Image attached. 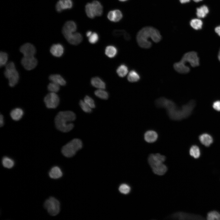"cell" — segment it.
I'll list each match as a JSON object with an SVG mask.
<instances>
[{"label":"cell","mask_w":220,"mask_h":220,"mask_svg":"<svg viewBox=\"0 0 220 220\" xmlns=\"http://www.w3.org/2000/svg\"><path fill=\"white\" fill-rule=\"evenodd\" d=\"M59 98L55 93L50 92L44 97V101L46 107L50 108H56L59 103Z\"/></svg>","instance_id":"cell-8"},{"label":"cell","mask_w":220,"mask_h":220,"mask_svg":"<svg viewBox=\"0 0 220 220\" xmlns=\"http://www.w3.org/2000/svg\"><path fill=\"white\" fill-rule=\"evenodd\" d=\"M4 74L8 79L9 84L10 86L13 87L18 83L19 75L13 62H10L6 64Z\"/></svg>","instance_id":"cell-6"},{"label":"cell","mask_w":220,"mask_h":220,"mask_svg":"<svg viewBox=\"0 0 220 220\" xmlns=\"http://www.w3.org/2000/svg\"><path fill=\"white\" fill-rule=\"evenodd\" d=\"M127 33L123 30H115L113 31L112 34L116 37H119L122 35H123L124 36Z\"/></svg>","instance_id":"cell-41"},{"label":"cell","mask_w":220,"mask_h":220,"mask_svg":"<svg viewBox=\"0 0 220 220\" xmlns=\"http://www.w3.org/2000/svg\"><path fill=\"white\" fill-rule=\"evenodd\" d=\"M166 159V157L159 153L150 154L148 158L149 165L152 168L163 163Z\"/></svg>","instance_id":"cell-9"},{"label":"cell","mask_w":220,"mask_h":220,"mask_svg":"<svg viewBox=\"0 0 220 220\" xmlns=\"http://www.w3.org/2000/svg\"><path fill=\"white\" fill-rule=\"evenodd\" d=\"M190 0H179L180 2L182 4L185 3L190 2Z\"/></svg>","instance_id":"cell-46"},{"label":"cell","mask_w":220,"mask_h":220,"mask_svg":"<svg viewBox=\"0 0 220 220\" xmlns=\"http://www.w3.org/2000/svg\"><path fill=\"white\" fill-rule=\"evenodd\" d=\"M105 54L109 57L112 58L116 56L118 53V50L114 46L110 45L107 46L105 50Z\"/></svg>","instance_id":"cell-23"},{"label":"cell","mask_w":220,"mask_h":220,"mask_svg":"<svg viewBox=\"0 0 220 220\" xmlns=\"http://www.w3.org/2000/svg\"><path fill=\"white\" fill-rule=\"evenodd\" d=\"M90 82L93 86L99 89H105L106 88L105 82L98 77H95L92 78Z\"/></svg>","instance_id":"cell-17"},{"label":"cell","mask_w":220,"mask_h":220,"mask_svg":"<svg viewBox=\"0 0 220 220\" xmlns=\"http://www.w3.org/2000/svg\"><path fill=\"white\" fill-rule=\"evenodd\" d=\"M60 86V85L56 83L51 82L48 85L47 88L50 92L56 93L59 90Z\"/></svg>","instance_id":"cell-35"},{"label":"cell","mask_w":220,"mask_h":220,"mask_svg":"<svg viewBox=\"0 0 220 220\" xmlns=\"http://www.w3.org/2000/svg\"><path fill=\"white\" fill-rule=\"evenodd\" d=\"M215 32L220 36V25L216 27L215 29Z\"/></svg>","instance_id":"cell-44"},{"label":"cell","mask_w":220,"mask_h":220,"mask_svg":"<svg viewBox=\"0 0 220 220\" xmlns=\"http://www.w3.org/2000/svg\"><path fill=\"white\" fill-rule=\"evenodd\" d=\"M92 32L91 31H88L86 33V36L87 37H89L92 34Z\"/></svg>","instance_id":"cell-45"},{"label":"cell","mask_w":220,"mask_h":220,"mask_svg":"<svg viewBox=\"0 0 220 220\" xmlns=\"http://www.w3.org/2000/svg\"><path fill=\"white\" fill-rule=\"evenodd\" d=\"M187 63L193 67L199 65V59L196 52L191 51L185 54L180 61L174 64V68L179 73H187L190 71V69L189 66L186 65Z\"/></svg>","instance_id":"cell-4"},{"label":"cell","mask_w":220,"mask_h":220,"mask_svg":"<svg viewBox=\"0 0 220 220\" xmlns=\"http://www.w3.org/2000/svg\"><path fill=\"white\" fill-rule=\"evenodd\" d=\"M203 24L202 21L198 19H194L190 22L191 26L195 30H199L201 28Z\"/></svg>","instance_id":"cell-32"},{"label":"cell","mask_w":220,"mask_h":220,"mask_svg":"<svg viewBox=\"0 0 220 220\" xmlns=\"http://www.w3.org/2000/svg\"><path fill=\"white\" fill-rule=\"evenodd\" d=\"M128 68L126 64H123L118 67L116 70V72L119 76L123 77L127 74Z\"/></svg>","instance_id":"cell-27"},{"label":"cell","mask_w":220,"mask_h":220,"mask_svg":"<svg viewBox=\"0 0 220 220\" xmlns=\"http://www.w3.org/2000/svg\"><path fill=\"white\" fill-rule=\"evenodd\" d=\"M75 118V114L72 111L59 112L55 119L56 127L59 130L62 132H68L73 128L74 124L71 122Z\"/></svg>","instance_id":"cell-3"},{"label":"cell","mask_w":220,"mask_h":220,"mask_svg":"<svg viewBox=\"0 0 220 220\" xmlns=\"http://www.w3.org/2000/svg\"><path fill=\"white\" fill-rule=\"evenodd\" d=\"M49 175L52 178L57 179L61 178L63 175L61 169L57 166L53 167L49 172Z\"/></svg>","instance_id":"cell-19"},{"label":"cell","mask_w":220,"mask_h":220,"mask_svg":"<svg viewBox=\"0 0 220 220\" xmlns=\"http://www.w3.org/2000/svg\"><path fill=\"white\" fill-rule=\"evenodd\" d=\"M20 52L24 56H34L36 52L35 47L32 44L27 43L22 45L20 48Z\"/></svg>","instance_id":"cell-12"},{"label":"cell","mask_w":220,"mask_h":220,"mask_svg":"<svg viewBox=\"0 0 220 220\" xmlns=\"http://www.w3.org/2000/svg\"><path fill=\"white\" fill-rule=\"evenodd\" d=\"M119 189L121 193L127 194L130 192V188L128 185L126 184H123L119 186Z\"/></svg>","instance_id":"cell-37"},{"label":"cell","mask_w":220,"mask_h":220,"mask_svg":"<svg viewBox=\"0 0 220 220\" xmlns=\"http://www.w3.org/2000/svg\"><path fill=\"white\" fill-rule=\"evenodd\" d=\"M73 5L72 0H59L56 5V10L57 12H61L63 10L71 9Z\"/></svg>","instance_id":"cell-13"},{"label":"cell","mask_w":220,"mask_h":220,"mask_svg":"<svg viewBox=\"0 0 220 220\" xmlns=\"http://www.w3.org/2000/svg\"><path fill=\"white\" fill-rule=\"evenodd\" d=\"M24 114L23 110L20 108H16L12 110L10 115L12 118L15 121L20 119Z\"/></svg>","instance_id":"cell-22"},{"label":"cell","mask_w":220,"mask_h":220,"mask_svg":"<svg viewBox=\"0 0 220 220\" xmlns=\"http://www.w3.org/2000/svg\"><path fill=\"white\" fill-rule=\"evenodd\" d=\"M2 163L4 167L7 168H11L14 165V160L7 156H5L2 159Z\"/></svg>","instance_id":"cell-29"},{"label":"cell","mask_w":220,"mask_h":220,"mask_svg":"<svg viewBox=\"0 0 220 220\" xmlns=\"http://www.w3.org/2000/svg\"><path fill=\"white\" fill-rule=\"evenodd\" d=\"M82 146L81 141L78 138H75L63 147L62 153L65 157H70L74 156Z\"/></svg>","instance_id":"cell-5"},{"label":"cell","mask_w":220,"mask_h":220,"mask_svg":"<svg viewBox=\"0 0 220 220\" xmlns=\"http://www.w3.org/2000/svg\"><path fill=\"white\" fill-rule=\"evenodd\" d=\"M49 79L51 81L60 86H64L66 82L64 79L59 74H52L49 77Z\"/></svg>","instance_id":"cell-20"},{"label":"cell","mask_w":220,"mask_h":220,"mask_svg":"<svg viewBox=\"0 0 220 220\" xmlns=\"http://www.w3.org/2000/svg\"><path fill=\"white\" fill-rule=\"evenodd\" d=\"M64 36L68 42L70 44L76 45L82 41L83 37L82 35L79 32H73L66 34Z\"/></svg>","instance_id":"cell-11"},{"label":"cell","mask_w":220,"mask_h":220,"mask_svg":"<svg viewBox=\"0 0 220 220\" xmlns=\"http://www.w3.org/2000/svg\"><path fill=\"white\" fill-rule=\"evenodd\" d=\"M119 0L121 2H125V1H127L128 0Z\"/></svg>","instance_id":"cell-49"},{"label":"cell","mask_w":220,"mask_h":220,"mask_svg":"<svg viewBox=\"0 0 220 220\" xmlns=\"http://www.w3.org/2000/svg\"><path fill=\"white\" fill-rule=\"evenodd\" d=\"M207 218L209 220H220V213L215 211H210L207 214Z\"/></svg>","instance_id":"cell-34"},{"label":"cell","mask_w":220,"mask_h":220,"mask_svg":"<svg viewBox=\"0 0 220 220\" xmlns=\"http://www.w3.org/2000/svg\"><path fill=\"white\" fill-rule=\"evenodd\" d=\"M153 172L156 174L161 175H163L167 170V166L163 163L152 168Z\"/></svg>","instance_id":"cell-25"},{"label":"cell","mask_w":220,"mask_h":220,"mask_svg":"<svg viewBox=\"0 0 220 220\" xmlns=\"http://www.w3.org/2000/svg\"><path fill=\"white\" fill-rule=\"evenodd\" d=\"M4 124V119L3 115L2 114L0 116V126L2 127Z\"/></svg>","instance_id":"cell-43"},{"label":"cell","mask_w":220,"mask_h":220,"mask_svg":"<svg viewBox=\"0 0 220 220\" xmlns=\"http://www.w3.org/2000/svg\"><path fill=\"white\" fill-rule=\"evenodd\" d=\"M92 3L95 12L96 16H101L103 13V7L101 3L98 1L94 0Z\"/></svg>","instance_id":"cell-24"},{"label":"cell","mask_w":220,"mask_h":220,"mask_svg":"<svg viewBox=\"0 0 220 220\" xmlns=\"http://www.w3.org/2000/svg\"><path fill=\"white\" fill-rule=\"evenodd\" d=\"M141 78V76L139 72L135 69H132L129 72L127 79L131 82H134L139 81Z\"/></svg>","instance_id":"cell-18"},{"label":"cell","mask_w":220,"mask_h":220,"mask_svg":"<svg viewBox=\"0 0 220 220\" xmlns=\"http://www.w3.org/2000/svg\"><path fill=\"white\" fill-rule=\"evenodd\" d=\"M209 12L208 7L203 5L196 9V14L198 17L200 18L204 17Z\"/></svg>","instance_id":"cell-28"},{"label":"cell","mask_w":220,"mask_h":220,"mask_svg":"<svg viewBox=\"0 0 220 220\" xmlns=\"http://www.w3.org/2000/svg\"><path fill=\"white\" fill-rule=\"evenodd\" d=\"M85 12L87 16L93 19L96 16L94 9L91 3H87L85 6Z\"/></svg>","instance_id":"cell-26"},{"label":"cell","mask_w":220,"mask_h":220,"mask_svg":"<svg viewBox=\"0 0 220 220\" xmlns=\"http://www.w3.org/2000/svg\"><path fill=\"white\" fill-rule=\"evenodd\" d=\"M150 38L154 42L160 41L162 36L160 32L155 28L146 27L141 29L138 33L136 39L139 46L144 49H149L152 46L151 42L148 40Z\"/></svg>","instance_id":"cell-2"},{"label":"cell","mask_w":220,"mask_h":220,"mask_svg":"<svg viewBox=\"0 0 220 220\" xmlns=\"http://www.w3.org/2000/svg\"><path fill=\"white\" fill-rule=\"evenodd\" d=\"M21 64L25 69L30 70L34 68L37 64V59L33 56H24L21 60Z\"/></svg>","instance_id":"cell-10"},{"label":"cell","mask_w":220,"mask_h":220,"mask_svg":"<svg viewBox=\"0 0 220 220\" xmlns=\"http://www.w3.org/2000/svg\"><path fill=\"white\" fill-rule=\"evenodd\" d=\"M201 143L205 146H209L213 142V139L212 137L207 134H203L199 137Z\"/></svg>","instance_id":"cell-21"},{"label":"cell","mask_w":220,"mask_h":220,"mask_svg":"<svg viewBox=\"0 0 220 220\" xmlns=\"http://www.w3.org/2000/svg\"><path fill=\"white\" fill-rule=\"evenodd\" d=\"M195 104V101L191 100L181 107L178 108L172 101L164 97H162L159 102L160 107L165 108L169 118L175 120H181L188 117Z\"/></svg>","instance_id":"cell-1"},{"label":"cell","mask_w":220,"mask_h":220,"mask_svg":"<svg viewBox=\"0 0 220 220\" xmlns=\"http://www.w3.org/2000/svg\"><path fill=\"white\" fill-rule=\"evenodd\" d=\"M104 89H98L94 92L95 95L98 98L103 100L107 99L109 97L108 92Z\"/></svg>","instance_id":"cell-30"},{"label":"cell","mask_w":220,"mask_h":220,"mask_svg":"<svg viewBox=\"0 0 220 220\" xmlns=\"http://www.w3.org/2000/svg\"><path fill=\"white\" fill-rule=\"evenodd\" d=\"M218 59L219 61H220V49L219 51L218 55Z\"/></svg>","instance_id":"cell-47"},{"label":"cell","mask_w":220,"mask_h":220,"mask_svg":"<svg viewBox=\"0 0 220 220\" xmlns=\"http://www.w3.org/2000/svg\"><path fill=\"white\" fill-rule=\"evenodd\" d=\"M8 59V54L5 52L1 51L0 53V66L1 67L5 65Z\"/></svg>","instance_id":"cell-36"},{"label":"cell","mask_w":220,"mask_h":220,"mask_svg":"<svg viewBox=\"0 0 220 220\" xmlns=\"http://www.w3.org/2000/svg\"><path fill=\"white\" fill-rule=\"evenodd\" d=\"M170 218H172L180 219H188L189 218H193V215H189L188 214L182 212L175 213Z\"/></svg>","instance_id":"cell-33"},{"label":"cell","mask_w":220,"mask_h":220,"mask_svg":"<svg viewBox=\"0 0 220 220\" xmlns=\"http://www.w3.org/2000/svg\"><path fill=\"white\" fill-rule=\"evenodd\" d=\"M213 107L216 110L220 111V101H217L214 102Z\"/></svg>","instance_id":"cell-42"},{"label":"cell","mask_w":220,"mask_h":220,"mask_svg":"<svg viewBox=\"0 0 220 220\" xmlns=\"http://www.w3.org/2000/svg\"><path fill=\"white\" fill-rule=\"evenodd\" d=\"M194 1L196 2H198L200 1H202V0H193Z\"/></svg>","instance_id":"cell-48"},{"label":"cell","mask_w":220,"mask_h":220,"mask_svg":"<svg viewBox=\"0 0 220 220\" xmlns=\"http://www.w3.org/2000/svg\"><path fill=\"white\" fill-rule=\"evenodd\" d=\"M122 17L123 14L122 12L117 9L110 11L107 14L108 19L110 21L115 22H119Z\"/></svg>","instance_id":"cell-15"},{"label":"cell","mask_w":220,"mask_h":220,"mask_svg":"<svg viewBox=\"0 0 220 220\" xmlns=\"http://www.w3.org/2000/svg\"><path fill=\"white\" fill-rule=\"evenodd\" d=\"M99 37L98 34L95 32L92 33L91 35L88 37V41L90 43L94 44L98 41Z\"/></svg>","instance_id":"cell-39"},{"label":"cell","mask_w":220,"mask_h":220,"mask_svg":"<svg viewBox=\"0 0 220 220\" xmlns=\"http://www.w3.org/2000/svg\"><path fill=\"white\" fill-rule=\"evenodd\" d=\"M158 137L157 133L153 130L147 131L145 134L144 138L145 140L148 143H153L155 142Z\"/></svg>","instance_id":"cell-16"},{"label":"cell","mask_w":220,"mask_h":220,"mask_svg":"<svg viewBox=\"0 0 220 220\" xmlns=\"http://www.w3.org/2000/svg\"><path fill=\"white\" fill-rule=\"evenodd\" d=\"M83 101L91 108L95 107V105L94 100L89 96H86Z\"/></svg>","instance_id":"cell-40"},{"label":"cell","mask_w":220,"mask_h":220,"mask_svg":"<svg viewBox=\"0 0 220 220\" xmlns=\"http://www.w3.org/2000/svg\"><path fill=\"white\" fill-rule=\"evenodd\" d=\"M64 51L63 46L59 43L53 45L50 49L51 53L53 56L60 57L62 56Z\"/></svg>","instance_id":"cell-14"},{"label":"cell","mask_w":220,"mask_h":220,"mask_svg":"<svg viewBox=\"0 0 220 220\" xmlns=\"http://www.w3.org/2000/svg\"><path fill=\"white\" fill-rule=\"evenodd\" d=\"M44 207L51 215H57L60 211V203L59 201L54 197H51L46 200L44 203Z\"/></svg>","instance_id":"cell-7"},{"label":"cell","mask_w":220,"mask_h":220,"mask_svg":"<svg viewBox=\"0 0 220 220\" xmlns=\"http://www.w3.org/2000/svg\"><path fill=\"white\" fill-rule=\"evenodd\" d=\"M79 105L82 110L85 112L90 113L91 112L92 108L83 100H80L79 102Z\"/></svg>","instance_id":"cell-38"},{"label":"cell","mask_w":220,"mask_h":220,"mask_svg":"<svg viewBox=\"0 0 220 220\" xmlns=\"http://www.w3.org/2000/svg\"><path fill=\"white\" fill-rule=\"evenodd\" d=\"M189 154L194 158H198L200 155V150L199 147L195 145L191 146L189 150Z\"/></svg>","instance_id":"cell-31"}]
</instances>
